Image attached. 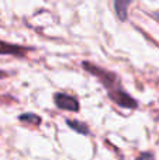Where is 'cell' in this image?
I'll return each instance as SVG.
<instances>
[{"instance_id":"cell-1","label":"cell","mask_w":159,"mask_h":160,"mask_svg":"<svg viewBox=\"0 0 159 160\" xmlns=\"http://www.w3.org/2000/svg\"><path fill=\"white\" fill-rule=\"evenodd\" d=\"M82 66H83V69L86 72H89L90 75L96 76L99 79V82L106 87L107 94H109L110 100L114 104H117L121 108H127V110H135V108H138V101L124 90L120 78L114 72H110V70L100 68L97 65L92 63V62H87V61L82 62Z\"/></svg>"},{"instance_id":"cell-2","label":"cell","mask_w":159,"mask_h":160,"mask_svg":"<svg viewBox=\"0 0 159 160\" xmlns=\"http://www.w3.org/2000/svg\"><path fill=\"white\" fill-rule=\"evenodd\" d=\"M54 102L59 110H66L72 112H78L80 110V104L75 97L69 96L65 93H55L54 94Z\"/></svg>"},{"instance_id":"cell-3","label":"cell","mask_w":159,"mask_h":160,"mask_svg":"<svg viewBox=\"0 0 159 160\" xmlns=\"http://www.w3.org/2000/svg\"><path fill=\"white\" fill-rule=\"evenodd\" d=\"M33 48H25L21 45L16 44H8V42L0 41V55H11L16 58H25L28 51H31Z\"/></svg>"},{"instance_id":"cell-4","label":"cell","mask_w":159,"mask_h":160,"mask_svg":"<svg viewBox=\"0 0 159 160\" xmlns=\"http://www.w3.org/2000/svg\"><path fill=\"white\" fill-rule=\"evenodd\" d=\"M131 0H114L113 6H114L115 16L120 21H127L128 18V7L131 6Z\"/></svg>"},{"instance_id":"cell-5","label":"cell","mask_w":159,"mask_h":160,"mask_svg":"<svg viewBox=\"0 0 159 160\" xmlns=\"http://www.w3.org/2000/svg\"><path fill=\"white\" fill-rule=\"evenodd\" d=\"M66 125L70 129L75 131V132L80 133V135H89L90 133V128L87 127L85 122L76 121V119H66Z\"/></svg>"},{"instance_id":"cell-6","label":"cell","mask_w":159,"mask_h":160,"mask_svg":"<svg viewBox=\"0 0 159 160\" xmlns=\"http://www.w3.org/2000/svg\"><path fill=\"white\" fill-rule=\"evenodd\" d=\"M20 121L25 122V124H31V125H39L41 124V117L35 115L34 112H24L18 117Z\"/></svg>"},{"instance_id":"cell-7","label":"cell","mask_w":159,"mask_h":160,"mask_svg":"<svg viewBox=\"0 0 159 160\" xmlns=\"http://www.w3.org/2000/svg\"><path fill=\"white\" fill-rule=\"evenodd\" d=\"M135 160H155V156L151 152H142L138 155V158Z\"/></svg>"},{"instance_id":"cell-8","label":"cell","mask_w":159,"mask_h":160,"mask_svg":"<svg viewBox=\"0 0 159 160\" xmlns=\"http://www.w3.org/2000/svg\"><path fill=\"white\" fill-rule=\"evenodd\" d=\"M6 76H7V73H6V72H3V70H0V79L6 78Z\"/></svg>"},{"instance_id":"cell-9","label":"cell","mask_w":159,"mask_h":160,"mask_svg":"<svg viewBox=\"0 0 159 160\" xmlns=\"http://www.w3.org/2000/svg\"><path fill=\"white\" fill-rule=\"evenodd\" d=\"M152 16H154V17H155V18H156V20H158V21H159V13H154V14H152Z\"/></svg>"}]
</instances>
